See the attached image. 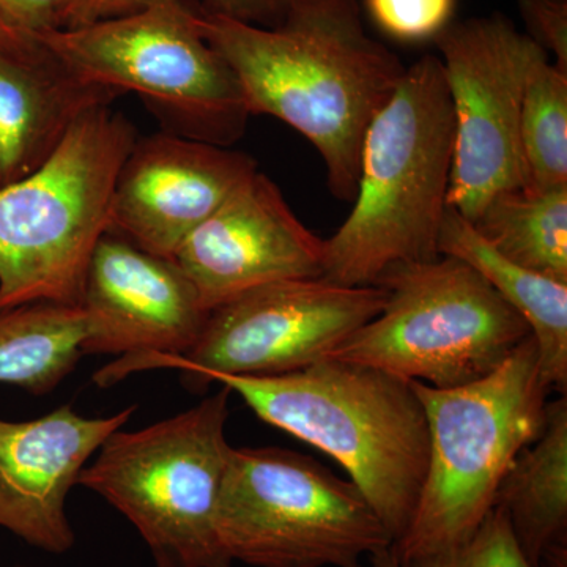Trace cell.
I'll return each instance as SVG.
<instances>
[{"mask_svg":"<svg viewBox=\"0 0 567 567\" xmlns=\"http://www.w3.org/2000/svg\"><path fill=\"white\" fill-rule=\"evenodd\" d=\"M136 130L111 103L82 112L39 167L0 186V311L80 305Z\"/></svg>","mask_w":567,"mask_h":567,"instance_id":"277c9868","label":"cell"},{"mask_svg":"<svg viewBox=\"0 0 567 567\" xmlns=\"http://www.w3.org/2000/svg\"><path fill=\"white\" fill-rule=\"evenodd\" d=\"M216 529L227 557L254 567H363L393 546L352 481L282 447H233Z\"/></svg>","mask_w":567,"mask_h":567,"instance_id":"ba28073f","label":"cell"},{"mask_svg":"<svg viewBox=\"0 0 567 567\" xmlns=\"http://www.w3.org/2000/svg\"><path fill=\"white\" fill-rule=\"evenodd\" d=\"M233 391L126 432L118 429L82 470L91 488L136 527L156 567H230L216 509L233 446L226 423Z\"/></svg>","mask_w":567,"mask_h":567,"instance_id":"8992f818","label":"cell"},{"mask_svg":"<svg viewBox=\"0 0 567 567\" xmlns=\"http://www.w3.org/2000/svg\"><path fill=\"white\" fill-rule=\"evenodd\" d=\"M37 41L78 80L140 93L186 137L229 147L245 132L249 114L237 78L200 31L199 9L185 0H153L128 17Z\"/></svg>","mask_w":567,"mask_h":567,"instance_id":"9c48e42d","label":"cell"},{"mask_svg":"<svg viewBox=\"0 0 567 567\" xmlns=\"http://www.w3.org/2000/svg\"><path fill=\"white\" fill-rule=\"evenodd\" d=\"M472 224L506 259L567 284V186L499 194Z\"/></svg>","mask_w":567,"mask_h":567,"instance_id":"ffe728a7","label":"cell"},{"mask_svg":"<svg viewBox=\"0 0 567 567\" xmlns=\"http://www.w3.org/2000/svg\"><path fill=\"white\" fill-rule=\"evenodd\" d=\"M0 43L11 44L9 41H7L6 37L2 35V32H0Z\"/></svg>","mask_w":567,"mask_h":567,"instance_id":"f1b7e54d","label":"cell"},{"mask_svg":"<svg viewBox=\"0 0 567 567\" xmlns=\"http://www.w3.org/2000/svg\"><path fill=\"white\" fill-rule=\"evenodd\" d=\"M372 567H402L401 563L395 559L391 548L379 551V554L372 555Z\"/></svg>","mask_w":567,"mask_h":567,"instance_id":"83f0119b","label":"cell"},{"mask_svg":"<svg viewBox=\"0 0 567 567\" xmlns=\"http://www.w3.org/2000/svg\"><path fill=\"white\" fill-rule=\"evenodd\" d=\"M369 17L391 39L435 40L453 22L456 0H364Z\"/></svg>","mask_w":567,"mask_h":567,"instance_id":"603a6c76","label":"cell"},{"mask_svg":"<svg viewBox=\"0 0 567 567\" xmlns=\"http://www.w3.org/2000/svg\"><path fill=\"white\" fill-rule=\"evenodd\" d=\"M533 567H567V399L548 402L546 424L518 454L496 492Z\"/></svg>","mask_w":567,"mask_h":567,"instance_id":"e0dca14e","label":"cell"},{"mask_svg":"<svg viewBox=\"0 0 567 567\" xmlns=\"http://www.w3.org/2000/svg\"><path fill=\"white\" fill-rule=\"evenodd\" d=\"M439 249L442 256L456 257L475 268L527 322L539 350L544 382L566 394L567 284L506 259L451 207L442 223Z\"/></svg>","mask_w":567,"mask_h":567,"instance_id":"ac0fdd59","label":"cell"},{"mask_svg":"<svg viewBox=\"0 0 567 567\" xmlns=\"http://www.w3.org/2000/svg\"><path fill=\"white\" fill-rule=\"evenodd\" d=\"M81 308L87 319L82 353L122 358L185 357L210 315L173 259L114 233L96 245Z\"/></svg>","mask_w":567,"mask_h":567,"instance_id":"4fadbf2b","label":"cell"},{"mask_svg":"<svg viewBox=\"0 0 567 567\" xmlns=\"http://www.w3.org/2000/svg\"><path fill=\"white\" fill-rule=\"evenodd\" d=\"M401 565L402 567H533L522 554L505 513L496 506L464 543L409 559Z\"/></svg>","mask_w":567,"mask_h":567,"instance_id":"7402d4cb","label":"cell"},{"mask_svg":"<svg viewBox=\"0 0 567 567\" xmlns=\"http://www.w3.org/2000/svg\"><path fill=\"white\" fill-rule=\"evenodd\" d=\"M295 0H204L203 10L230 20L275 28L281 24Z\"/></svg>","mask_w":567,"mask_h":567,"instance_id":"4316f807","label":"cell"},{"mask_svg":"<svg viewBox=\"0 0 567 567\" xmlns=\"http://www.w3.org/2000/svg\"><path fill=\"white\" fill-rule=\"evenodd\" d=\"M265 423L333 457L393 537L405 535L423 491L429 427L412 380L327 360L281 375L207 374Z\"/></svg>","mask_w":567,"mask_h":567,"instance_id":"7a4b0ae2","label":"cell"},{"mask_svg":"<svg viewBox=\"0 0 567 567\" xmlns=\"http://www.w3.org/2000/svg\"><path fill=\"white\" fill-rule=\"evenodd\" d=\"M62 0H0V32L11 44H33L61 29Z\"/></svg>","mask_w":567,"mask_h":567,"instance_id":"cb8c5ba5","label":"cell"},{"mask_svg":"<svg viewBox=\"0 0 567 567\" xmlns=\"http://www.w3.org/2000/svg\"><path fill=\"white\" fill-rule=\"evenodd\" d=\"M529 39L567 73V0H517Z\"/></svg>","mask_w":567,"mask_h":567,"instance_id":"d4e9b609","label":"cell"},{"mask_svg":"<svg viewBox=\"0 0 567 567\" xmlns=\"http://www.w3.org/2000/svg\"><path fill=\"white\" fill-rule=\"evenodd\" d=\"M117 95L78 80L39 41L0 43V186L32 173L82 112Z\"/></svg>","mask_w":567,"mask_h":567,"instance_id":"2e32d148","label":"cell"},{"mask_svg":"<svg viewBox=\"0 0 567 567\" xmlns=\"http://www.w3.org/2000/svg\"><path fill=\"white\" fill-rule=\"evenodd\" d=\"M412 383L427 417L429 464L412 522L391 546L399 563L457 546L476 532L511 465L543 434L551 391L533 336L476 382Z\"/></svg>","mask_w":567,"mask_h":567,"instance_id":"5b68a950","label":"cell"},{"mask_svg":"<svg viewBox=\"0 0 567 567\" xmlns=\"http://www.w3.org/2000/svg\"><path fill=\"white\" fill-rule=\"evenodd\" d=\"M454 151V117L442 62L406 66L361 148L353 208L324 240L327 281L375 286L395 265L439 259Z\"/></svg>","mask_w":567,"mask_h":567,"instance_id":"3957f363","label":"cell"},{"mask_svg":"<svg viewBox=\"0 0 567 567\" xmlns=\"http://www.w3.org/2000/svg\"><path fill=\"white\" fill-rule=\"evenodd\" d=\"M323 254L324 240L256 171L185 238L173 260L212 312L265 284L322 278Z\"/></svg>","mask_w":567,"mask_h":567,"instance_id":"7c38bea8","label":"cell"},{"mask_svg":"<svg viewBox=\"0 0 567 567\" xmlns=\"http://www.w3.org/2000/svg\"><path fill=\"white\" fill-rule=\"evenodd\" d=\"M434 41L454 117L447 207L475 223L494 197L528 185L522 104L546 51L503 13L453 21Z\"/></svg>","mask_w":567,"mask_h":567,"instance_id":"8fae6325","label":"cell"},{"mask_svg":"<svg viewBox=\"0 0 567 567\" xmlns=\"http://www.w3.org/2000/svg\"><path fill=\"white\" fill-rule=\"evenodd\" d=\"M14 567H28V566H14Z\"/></svg>","mask_w":567,"mask_h":567,"instance_id":"f546056e","label":"cell"},{"mask_svg":"<svg viewBox=\"0 0 567 567\" xmlns=\"http://www.w3.org/2000/svg\"><path fill=\"white\" fill-rule=\"evenodd\" d=\"M136 409L87 417L62 405L24 423L0 420V528L48 554H66L76 540L66 516L70 491Z\"/></svg>","mask_w":567,"mask_h":567,"instance_id":"9a60e30c","label":"cell"},{"mask_svg":"<svg viewBox=\"0 0 567 567\" xmlns=\"http://www.w3.org/2000/svg\"><path fill=\"white\" fill-rule=\"evenodd\" d=\"M382 286L347 287L323 278L265 284L208 315L185 357L121 358L95 375L110 386L132 372L178 369L192 385L207 374L281 375L322 361L386 305Z\"/></svg>","mask_w":567,"mask_h":567,"instance_id":"30bf717a","label":"cell"},{"mask_svg":"<svg viewBox=\"0 0 567 567\" xmlns=\"http://www.w3.org/2000/svg\"><path fill=\"white\" fill-rule=\"evenodd\" d=\"M375 286L386 289L385 308L330 360L456 388L494 372L532 336L494 287L456 257L395 265Z\"/></svg>","mask_w":567,"mask_h":567,"instance_id":"52a82bcc","label":"cell"},{"mask_svg":"<svg viewBox=\"0 0 567 567\" xmlns=\"http://www.w3.org/2000/svg\"><path fill=\"white\" fill-rule=\"evenodd\" d=\"M257 164L246 153L174 134L137 140L115 183L111 233L173 259Z\"/></svg>","mask_w":567,"mask_h":567,"instance_id":"5bb4252c","label":"cell"},{"mask_svg":"<svg viewBox=\"0 0 567 567\" xmlns=\"http://www.w3.org/2000/svg\"><path fill=\"white\" fill-rule=\"evenodd\" d=\"M527 186H567V73L543 52L529 69L520 115Z\"/></svg>","mask_w":567,"mask_h":567,"instance_id":"44dd1931","label":"cell"},{"mask_svg":"<svg viewBox=\"0 0 567 567\" xmlns=\"http://www.w3.org/2000/svg\"><path fill=\"white\" fill-rule=\"evenodd\" d=\"M87 319L80 305L31 303L0 311V383L51 393L81 360Z\"/></svg>","mask_w":567,"mask_h":567,"instance_id":"d6986e66","label":"cell"},{"mask_svg":"<svg viewBox=\"0 0 567 567\" xmlns=\"http://www.w3.org/2000/svg\"><path fill=\"white\" fill-rule=\"evenodd\" d=\"M153 0H62L61 29H81L128 17Z\"/></svg>","mask_w":567,"mask_h":567,"instance_id":"484cf974","label":"cell"},{"mask_svg":"<svg viewBox=\"0 0 567 567\" xmlns=\"http://www.w3.org/2000/svg\"><path fill=\"white\" fill-rule=\"evenodd\" d=\"M205 39L233 69L248 114L292 126L315 145L328 186L353 203L369 125L406 66L365 31L358 0H295L275 28L199 9Z\"/></svg>","mask_w":567,"mask_h":567,"instance_id":"6da1fadb","label":"cell"}]
</instances>
